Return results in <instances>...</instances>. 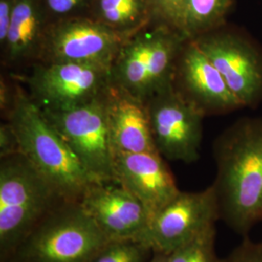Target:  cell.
Here are the masks:
<instances>
[{
  "instance_id": "obj_18",
  "label": "cell",
  "mask_w": 262,
  "mask_h": 262,
  "mask_svg": "<svg viewBox=\"0 0 262 262\" xmlns=\"http://www.w3.org/2000/svg\"><path fill=\"white\" fill-rule=\"evenodd\" d=\"M235 0H186L183 33L194 39L227 23Z\"/></svg>"
},
{
  "instance_id": "obj_20",
  "label": "cell",
  "mask_w": 262,
  "mask_h": 262,
  "mask_svg": "<svg viewBox=\"0 0 262 262\" xmlns=\"http://www.w3.org/2000/svg\"><path fill=\"white\" fill-rule=\"evenodd\" d=\"M154 251L135 239L110 240L90 262H149Z\"/></svg>"
},
{
  "instance_id": "obj_23",
  "label": "cell",
  "mask_w": 262,
  "mask_h": 262,
  "mask_svg": "<svg viewBox=\"0 0 262 262\" xmlns=\"http://www.w3.org/2000/svg\"><path fill=\"white\" fill-rule=\"evenodd\" d=\"M222 262H262V241L255 242L250 236L244 237Z\"/></svg>"
},
{
  "instance_id": "obj_13",
  "label": "cell",
  "mask_w": 262,
  "mask_h": 262,
  "mask_svg": "<svg viewBox=\"0 0 262 262\" xmlns=\"http://www.w3.org/2000/svg\"><path fill=\"white\" fill-rule=\"evenodd\" d=\"M165 160L159 152L115 154L116 182L140 201L150 221L181 191Z\"/></svg>"
},
{
  "instance_id": "obj_21",
  "label": "cell",
  "mask_w": 262,
  "mask_h": 262,
  "mask_svg": "<svg viewBox=\"0 0 262 262\" xmlns=\"http://www.w3.org/2000/svg\"><path fill=\"white\" fill-rule=\"evenodd\" d=\"M149 2L152 24L183 33L186 0H149Z\"/></svg>"
},
{
  "instance_id": "obj_26",
  "label": "cell",
  "mask_w": 262,
  "mask_h": 262,
  "mask_svg": "<svg viewBox=\"0 0 262 262\" xmlns=\"http://www.w3.org/2000/svg\"><path fill=\"white\" fill-rule=\"evenodd\" d=\"M16 0H0V49L4 47L9 33Z\"/></svg>"
},
{
  "instance_id": "obj_6",
  "label": "cell",
  "mask_w": 262,
  "mask_h": 262,
  "mask_svg": "<svg viewBox=\"0 0 262 262\" xmlns=\"http://www.w3.org/2000/svg\"><path fill=\"white\" fill-rule=\"evenodd\" d=\"M224 77L244 108L262 102V47L245 29L226 23L192 39Z\"/></svg>"
},
{
  "instance_id": "obj_12",
  "label": "cell",
  "mask_w": 262,
  "mask_h": 262,
  "mask_svg": "<svg viewBox=\"0 0 262 262\" xmlns=\"http://www.w3.org/2000/svg\"><path fill=\"white\" fill-rule=\"evenodd\" d=\"M172 86L204 117L244 108L221 72L192 39H187L180 52Z\"/></svg>"
},
{
  "instance_id": "obj_3",
  "label": "cell",
  "mask_w": 262,
  "mask_h": 262,
  "mask_svg": "<svg viewBox=\"0 0 262 262\" xmlns=\"http://www.w3.org/2000/svg\"><path fill=\"white\" fill-rule=\"evenodd\" d=\"M63 202L21 152L0 158V261Z\"/></svg>"
},
{
  "instance_id": "obj_4",
  "label": "cell",
  "mask_w": 262,
  "mask_h": 262,
  "mask_svg": "<svg viewBox=\"0 0 262 262\" xmlns=\"http://www.w3.org/2000/svg\"><path fill=\"white\" fill-rule=\"evenodd\" d=\"M187 40L175 29L150 23L123 43L110 69L111 82L146 102L172 85L176 62Z\"/></svg>"
},
{
  "instance_id": "obj_10",
  "label": "cell",
  "mask_w": 262,
  "mask_h": 262,
  "mask_svg": "<svg viewBox=\"0 0 262 262\" xmlns=\"http://www.w3.org/2000/svg\"><path fill=\"white\" fill-rule=\"evenodd\" d=\"M126 38L91 17L60 19L49 25L38 62H74L111 69Z\"/></svg>"
},
{
  "instance_id": "obj_15",
  "label": "cell",
  "mask_w": 262,
  "mask_h": 262,
  "mask_svg": "<svg viewBox=\"0 0 262 262\" xmlns=\"http://www.w3.org/2000/svg\"><path fill=\"white\" fill-rule=\"evenodd\" d=\"M105 104L115 154L159 152L145 102L111 82L105 94Z\"/></svg>"
},
{
  "instance_id": "obj_2",
  "label": "cell",
  "mask_w": 262,
  "mask_h": 262,
  "mask_svg": "<svg viewBox=\"0 0 262 262\" xmlns=\"http://www.w3.org/2000/svg\"><path fill=\"white\" fill-rule=\"evenodd\" d=\"M2 121L14 128L19 152L66 202H80L94 184L100 183L84 168L19 81L15 101Z\"/></svg>"
},
{
  "instance_id": "obj_25",
  "label": "cell",
  "mask_w": 262,
  "mask_h": 262,
  "mask_svg": "<svg viewBox=\"0 0 262 262\" xmlns=\"http://www.w3.org/2000/svg\"><path fill=\"white\" fill-rule=\"evenodd\" d=\"M19 152V141L14 128L7 121L0 124V158Z\"/></svg>"
},
{
  "instance_id": "obj_24",
  "label": "cell",
  "mask_w": 262,
  "mask_h": 262,
  "mask_svg": "<svg viewBox=\"0 0 262 262\" xmlns=\"http://www.w3.org/2000/svg\"><path fill=\"white\" fill-rule=\"evenodd\" d=\"M19 81L8 80L5 76L1 75L0 78V112L1 118L4 119L15 101V97L18 91Z\"/></svg>"
},
{
  "instance_id": "obj_16",
  "label": "cell",
  "mask_w": 262,
  "mask_h": 262,
  "mask_svg": "<svg viewBox=\"0 0 262 262\" xmlns=\"http://www.w3.org/2000/svg\"><path fill=\"white\" fill-rule=\"evenodd\" d=\"M50 24L42 0H16L8 37L0 49L2 67L20 70L37 63Z\"/></svg>"
},
{
  "instance_id": "obj_22",
  "label": "cell",
  "mask_w": 262,
  "mask_h": 262,
  "mask_svg": "<svg viewBox=\"0 0 262 262\" xmlns=\"http://www.w3.org/2000/svg\"><path fill=\"white\" fill-rule=\"evenodd\" d=\"M94 0H42L50 21L89 17Z\"/></svg>"
},
{
  "instance_id": "obj_7",
  "label": "cell",
  "mask_w": 262,
  "mask_h": 262,
  "mask_svg": "<svg viewBox=\"0 0 262 262\" xmlns=\"http://www.w3.org/2000/svg\"><path fill=\"white\" fill-rule=\"evenodd\" d=\"M16 78L43 111H63L89 103L111 84L110 68L74 62H37L28 74Z\"/></svg>"
},
{
  "instance_id": "obj_27",
  "label": "cell",
  "mask_w": 262,
  "mask_h": 262,
  "mask_svg": "<svg viewBox=\"0 0 262 262\" xmlns=\"http://www.w3.org/2000/svg\"><path fill=\"white\" fill-rule=\"evenodd\" d=\"M149 262H169L168 254L164 253L154 252L152 257Z\"/></svg>"
},
{
  "instance_id": "obj_11",
  "label": "cell",
  "mask_w": 262,
  "mask_h": 262,
  "mask_svg": "<svg viewBox=\"0 0 262 262\" xmlns=\"http://www.w3.org/2000/svg\"><path fill=\"white\" fill-rule=\"evenodd\" d=\"M220 221L219 207L212 186L200 191H180L178 195L150 219L136 239L154 252L169 253Z\"/></svg>"
},
{
  "instance_id": "obj_17",
  "label": "cell",
  "mask_w": 262,
  "mask_h": 262,
  "mask_svg": "<svg viewBox=\"0 0 262 262\" xmlns=\"http://www.w3.org/2000/svg\"><path fill=\"white\" fill-rule=\"evenodd\" d=\"M89 17L126 39L151 23L149 0H94Z\"/></svg>"
},
{
  "instance_id": "obj_19",
  "label": "cell",
  "mask_w": 262,
  "mask_h": 262,
  "mask_svg": "<svg viewBox=\"0 0 262 262\" xmlns=\"http://www.w3.org/2000/svg\"><path fill=\"white\" fill-rule=\"evenodd\" d=\"M216 228L213 226L168 254L169 262H222L215 251Z\"/></svg>"
},
{
  "instance_id": "obj_14",
  "label": "cell",
  "mask_w": 262,
  "mask_h": 262,
  "mask_svg": "<svg viewBox=\"0 0 262 262\" xmlns=\"http://www.w3.org/2000/svg\"><path fill=\"white\" fill-rule=\"evenodd\" d=\"M79 203L109 240H136L150 223L145 207L117 182L94 184Z\"/></svg>"
},
{
  "instance_id": "obj_28",
  "label": "cell",
  "mask_w": 262,
  "mask_h": 262,
  "mask_svg": "<svg viewBox=\"0 0 262 262\" xmlns=\"http://www.w3.org/2000/svg\"><path fill=\"white\" fill-rule=\"evenodd\" d=\"M3 262H19L17 261V260H15V259H12V258H10V259H7V260H5V261Z\"/></svg>"
},
{
  "instance_id": "obj_9",
  "label": "cell",
  "mask_w": 262,
  "mask_h": 262,
  "mask_svg": "<svg viewBox=\"0 0 262 262\" xmlns=\"http://www.w3.org/2000/svg\"><path fill=\"white\" fill-rule=\"evenodd\" d=\"M145 103L152 139L161 157L187 164L196 162L200 159L205 117L172 85L151 95Z\"/></svg>"
},
{
  "instance_id": "obj_5",
  "label": "cell",
  "mask_w": 262,
  "mask_h": 262,
  "mask_svg": "<svg viewBox=\"0 0 262 262\" xmlns=\"http://www.w3.org/2000/svg\"><path fill=\"white\" fill-rule=\"evenodd\" d=\"M108 241L79 202H63L10 258L19 262H90Z\"/></svg>"
},
{
  "instance_id": "obj_8",
  "label": "cell",
  "mask_w": 262,
  "mask_h": 262,
  "mask_svg": "<svg viewBox=\"0 0 262 262\" xmlns=\"http://www.w3.org/2000/svg\"><path fill=\"white\" fill-rule=\"evenodd\" d=\"M106 92L93 101L69 110H40L96 181L116 182Z\"/></svg>"
},
{
  "instance_id": "obj_1",
  "label": "cell",
  "mask_w": 262,
  "mask_h": 262,
  "mask_svg": "<svg viewBox=\"0 0 262 262\" xmlns=\"http://www.w3.org/2000/svg\"><path fill=\"white\" fill-rule=\"evenodd\" d=\"M216 173L211 185L220 220L248 237L262 223V118L242 117L213 142Z\"/></svg>"
}]
</instances>
